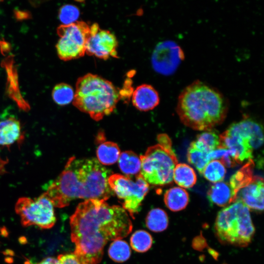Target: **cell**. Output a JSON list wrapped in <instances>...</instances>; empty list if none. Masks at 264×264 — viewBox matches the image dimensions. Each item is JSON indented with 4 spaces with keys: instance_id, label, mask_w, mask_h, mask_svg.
I'll list each match as a JSON object with an SVG mask.
<instances>
[{
    "instance_id": "obj_1",
    "label": "cell",
    "mask_w": 264,
    "mask_h": 264,
    "mask_svg": "<svg viewBox=\"0 0 264 264\" xmlns=\"http://www.w3.org/2000/svg\"><path fill=\"white\" fill-rule=\"evenodd\" d=\"M74 254L81 264H97L107 243L120 240L132 231L131 219L123 208L104 200L90 199L80 203L70 218Z\"/></svg>"
},
{
    "instance_id": "obj_5",
    "label": "cell",
    "mask_w": 264,
    "mask_h": 264,
    "mask_svg": "<svg viewBox=\"0 0 264 264\" xmlns=\"http://www.w3.org/2000/svg\"><path fill=\"white\" fill-rule=\"evenodd\" d=\"M214 229L221 242L239 247L247 246L255 233L250 210L239 201L220 210L216 219Z\"/></svg>"
},
{
    "instance_id": "obj_28",
    "label": "cell",
    "mask_w": 264,
    "mask_h": 264,
    "mask_svg": "<svg viewBox=\"0 0 264 264\" xmlns=\"http://www.w3.org/2000/svg\"><path fill=\"white\" fill-rule=\"evenodd\" d=\"M52 95L54 101L57 104L65 106L73 101L74 92L70 85L65 83H60L53 88Z\"/></svg>"
},
{
    "instance_id": "obj_3",
    "label": "cell",
    "mask_w": 264,
    "mask_h": 264,
    "mask_svg": "<svg viewBox=\"0 0 264 264\" xmlns=\"http://www.w3.org/2000/svg\"><path fill=\"white\" fill-rule=\"evenodd\" d=\"M176 110L185 126L198 131H208L224 121L228 103L217 88L196 80L181 91Z\"/></svg>"
},
{
    "instance_id": "obj_32",
    "label": "cell",
    "mask_w": 264,
    "mask_h": 264,
    "mask_svg": "<svg viewBox=\"0 0 264 264\" xmlns=\"http://www.w3.org/2000/svg\"><path fill=\"white\" fill-rule=\"evenodd\" d=\"M37 264H58V261L57 259L54 258L48 257Z\"/></svg>"
},
{
    "instance_id": "obj_23",
    "label": "cell",
    "mask_w": 264,
    "mask_h": 264,
    "mask_svg": "<svg viewBox=\"0 0 264 264\" xmlns=\"http://www.w3.org/2000/svg\"><path fill=\"white\" fill-rule=\"evenodd\" d=\"M195 147L207 153L220 146L219 135L212 130L205 131L198 134L195 140L190 144Z\"/></svg>"
},
{
    "instance_id": "obj_12",
    "label": "cell",
    "mask_w": 264,
    "mask_h": 264,
    "mask_svg": "<svg viewBox=\"0 0 264 264\" xmlns=\"http://www.w3.org/2000/svg\"><path fill=\"white\" fill-rule=\"evenodd\" d=\"M219 147L233 151L239 164L252 159L253 152L249 141L231 126L219 135Z\"/></svg>"
},
{
    "instance_id": "obj_9",
    "label": "cell",
    "mask_w": 264,
    "mask_h": 264,
    "mask_svg": "<svg viewBox=\"0 0 264 264\" xmlns=\"http://www.w3.org/2000/svg\"><path fill=\"white\" fill-rule=\"evenodd\" d=\"M57 31L60 39L56 48L61 59L69 61L84 55L91 34L90 26L88 23L77 21L68 25L62 24Z\"/></svg>"
},
{
    "instance_id": "obj_15",
    "label": "cell",
    "mask_w": 264,
    "mask_h": 264,
    "mask_svg": "<svg viewBox=\"0 0 264 264\" xmlns=\"http://www.w3.org/2000/svg\"><path fill=\"white\" fill-rule=\"evenodd\" d=\"M133 106L141 111H148L155 108L159 103V94L151 85L143 84L136 88L132 93Z\"/></svg>"
},
{
    "instance_id": "obj_8",
    "label": "cell",
    "mask_w": 264,
    "mask_h": 264,
    "mask_svg": "<svg viewBox=\"0 0 264 264\" xmlns=\"http://www.w3.org/2000/svg\"><path fill=\"white\" fill-rule=\"evenodd\" d=\"M15 209L23 226L36 225L42 229H49L56 221L54 206L44 193L35 199L19 198Z\"/></svg>"
},
{
    "instance_id": "obj_17",
    "label": "cell",
    "mask_w": 264,
    "mask_h": 264,
    "mask_svg": "<svg viewBox=\"0 0 264 264\" xmlns=\"http://www.w3.org/2000/svg\"><path fill=\"white\" fill-rule=\"evenodd\" d=\"M22 138L21 125L18 119L9 117L0 121V145L9 147Z\"/></svg>"
},
{
    "instance_id": "obj_27",
    "label": "cell",
    "mask_w": 264,
    "mask_h": 264,
    "mask_svg": "<svg viewBox=\"0 0 264 264\" xmlns=\"http://www.w3.org/2000/svg\"><path fill=\"white\" fill-rule=\"evenodd\" d=\"M208 154L191 144L188 149L187 154L188 161L192 164L201 175L205 166L210 161Z\"/></svg>"
},
{
    "instance_id": "obj_25",
    "label": "cell",
    "mask_w": 264,
    "mask_h": 264,
    "mask_svg": "<svg viewBox=\"0 0 264 264\" xmlns=\"http://www.w3.org/2000/svg\"><path fill=\"white\" fill-rule=\"evenodd\" d=\"M226 170L219 160H212L205 166L202 175L208 181L217 183L223 181Z\"/></svg>"
},
{
    "instance_id": "obj_4",
    "label": "cell",
    "mask_w": 264,
    "mask_h": 264,
    "mask_svg": "<svg viewBox=\"0 0 264 264\" xmlns=\"http://www.w3.org/2000/svg\"><path fill=\"white\" fill-rule=\"evenodd\" d=\"M121 95L110 81L88 73L77 81L73 104L98 121L112 112Z\"/></svg>"
},
{
    "instance_id": "obj_10",
    "label": "cell",
    "mask_w": 264,
    "mask_h": 264,
    "mask_svg": "<svg viewBox=\"0 0 264 264\" xmlns=\"http://www.w3.org/2000/svg\"><path fill=\"white\" fill-rule=\"evenodd\" d=\"M184 58L183 51L178 44L172 41H165L156 46L151 61L155 71L169 75L174 72Z\"/></svg>"
},
{
    "instance_id": "obj_33",
    "label": "cell",
    "mask_w": 264,
    "mask_h": 264,
    "mask_svg": "<svg viewBox=\"0 0 264 264\" xmlns=\"http://www.w3.org/2000/svg\"><path fill=\"white\" fill-rule=\"evenodd\" d=\"M8 162V160H3L0 158V175L5 172L4 166Z\"/></svg>"
},
{
    "instance_id": "obj_31",
    "label": "cell",
    "mask_w": 264,
    "mask_h": 264,
    "mask_svg": "<svg viewBox=\"0 0 264 264\" xmlns=\"http://www.w3.org/2000/svg\"><path fill=\"white\" fill-rule=\"evenodd\" d=\"M57 259L58 264H81L74 254H61Z\"/></svg>"
},
{
    "instance_id": "obj_22",
    "label": "cell",
    "mask_w": 264,
    "mask_h": 264,
    "mask_svg": "<svg viewBox=\"0 0 264 264\" xmlns=\"http://www.w3.org/2000/svg\"><path fill=\"white\" fill-rule=\"evenodd\" d=\"M120 154L118 145L111 141L101 144L96 150L97 159L103 165L113 164L118 161Z\"/></svg>"
},
{
    "instance_id": "obj_18",
    "label": "cell",
    "mask_w": 264,
    "mask_h": 264,
    "mask_svg": "<svg viewBox=\"0 0 264 264\" xmlns=\"http://www.w3.org/2000/svg\"><path fill=\"white\" fill-rule=\"evenodd\" d=\"M189 195L180 187H174L167 190L164 200L166 206L172 211H179L184 209L189 202Z\"/></svg>"
},
{
    "instance_id": "obj_29",
    "label": "cell",
    "mask_w": 264,
    "mask_h": 264,
    "mask_svg": "<svg viewBox=\"0 0 264 264\" xmlns=\"http://www.w3.org/2000/svg\"><path fill=\"white\" fill-rule=\"evenodd\" d=\"M132 249L139 252H144L151 247L153 239L151 235L144 230H137L132 235L130 239Z\"/></svg>"
},
{
    "instance_id": "obj_11",
    "label": "cell",
    "mask_w": 264,
    "mask_h": 264,
    "mask_svg": "<svg viewBox=\"0 0 264 264\" xmlns=\"http://www.w3.org/2000/svg\"><path fill=\"white\" fill-rule=\"evenodd\" d=\"M90 30L86 53L104 60L117 58L118 42L115 36L108 30L100 29L96 23L90 26Z\"/></svg>"
},
{
    "instance_id": "obj_2",
    "label": "cell",
    "mask_w": 264,
    "mask_h": 264,
    "mask_svg": "<svg viewBox=\"0 0 264 264\" xmlns=\"http://www.w3.org/2000/svg\"><path fill=\"white\" fill-rule=\"evenodd\" d=\"M111 174L96 158L72 156L44 194L54 207L59 208L79 198L106 200L112 193L108 183Z\"/></svg>"
},
{
    "instance_id": "obj_30",
    "label": "cell",
    "mask_w": 264,
    "mask_h": 264,
    "mask_svg": "<svg viewBox=\"0 0 264 264\" xmlns=\"http://www.w3.org/2000/svg\"><path fill=\"white\" fill-rule=\"evenodd\" d=\"M80 15L78 8L71 4L63 5L60 9L59 18L63 25H68L77 22Z\"/></svg>"
},
{
    "instance_id": "obj_20",
    "label": "cell",
    "mask_w": 264,
    "mask_h": 264,
    "mask_svg": "<svg viewBox=\"0 0 264 264\" xmlns=\"http://www.w3.org/2000/svg\"><path fill=\"white\" fill-rule=\"evenodd\" d=\"M254 167L253 159L249 160L231 177L229 183L235 195V198L238 192L252 180Z\"/></svg>"
},
{
    "instance_id": "obj_7",
    "label": "cell",
    "mask_w": 264,
    "mask_h": 264,
    "mask_svg": "<svg viewBox=\"0 0 264 264\" xmlns=\"http://www.w3.org/2000/svg\"><path fill=\"white\" fill-rule=\"evenodd\" d=\"M108 183L112 191L123 200V208L134 218L149 191V184L140 175L129 177L119 174H111Z\"/></svg>"
},
{
    "instance_id": "obj_24",
    "label": "cell",
    "mask_w": 264,
    "mask_h": 264,
    "mask_svg": "<svg viewBox=\"0 0 264 264\" xmlns=\"http://www.w3.org/2000/svg\"><path fill=\"white\" fill-rule=\"evenodd\" d=\"M147 227L151 231L156 232L165 230L168 225V218L166 213L160 208L151 210L146 219Z\"/></svg>"
},
{
    "instance_id": "obj_21",
    "label": "cell",
    "mask_w": 264,
    "mask_h": 264,
    "mask_svg": "<svg viewBox=\"0 0 264 264\" xmlns=\"http://www.w3.org/2000/svg\"><path fill=\"white\" fill-rule=\"evenodd\" d=\"M173 180L180 187L189 188L196 184L197 178L191 167L185 163H177L174 170Z\"/></svg>"
},
{
    "instance_id": "obj_19",
    "label": "cell",
    "mask_w": 264,
    "mask_h": 264,
    "mask_svg": "<svg viewBox=\"0 0 264 264\" xmlns=\"http://www.w3.org/2000/svg\"><path fill=\"white\" fill-rule=\"evenodd\" d=\"M118 161L120 170L126 176L135 177L140 175L141 160L134 152L127 151L121 153Z\"/></svg>"
},
{
    "instance_id": "obj_14",
    "label": "cell",
    "mask_w": 264,
    "mask_h": 264,
    "mask_svg": "<svg viewBox=\"0 0 264 264\" xmlns=\"http://www.w3.org/2000/svg\"><path fill=\"white\" fill-rule=\"evenodd\" d=\"M249 141L253 150L263 145V128L262 125L251 118H245L231 125Z\"/></svg>"
},
{
    "instance_id": "obj_16",
    "label": "cell",
    "mask_w": 264,
    "mask_h": 264,
    "mask_svg": "<svg viewBox=\"0 0 264 264\" xmlns=\"http://www.w3.org/2000/svg\"><path fill=\"white\" fill-rule=\"evenodd\" d=\"M210 202L219 206H225L235 201V195L229 182L223 181L213 184L207 192Z\"/></svg>"
},
{
    "instance_id": "obj_26",
    "label": "cell",
    "mask_w": 264,
    "mask_h": 264,
    "mask_svg": "<svg viewBox=\"0 0 264 264\" xmlns=\"http://www.w3.org/2000/svg\"><path fill=\"white\" fill-rule=\"evenodd\" d=\"M110 257L118 263L127 261L131 256V249L129 244L124 241L117 240L110 244L108 250Z\"/></svg>"
},
{
    "instance_id": "obj_6",
    "label": "cell",
    "mask_w": 264,
    "mask_h": 264,
    "mask_svg": "<svg viewBox=\"0 0 264 264\" xmlns=\"http://www.w3.org/2000/svg\"><path fill=\"white\" fill-rule=\"evenodd\" d=\"M158 144L149 147L140 155V175L148 183L163 186L173 181L174 169L178 163L170 138L166 134L157 137Z\"/></svg>"
},
{
    "instance_id": "obj_13",
    "label": "cell",
    "mask_w": 264,
    "mask_h": 264,
    "mask_svg": "<svg viewBox=\"0 0 264 264\" xmlns=\"http://www.w3.org/2000/svg\"><path fill=\"white\" fill-rule=\"evenodd\" d=\"M264 180L253 176L252 180L237 193L235 201H239L249 209L262 212L264 209Z\"/></svg>"
}]
</instances>
